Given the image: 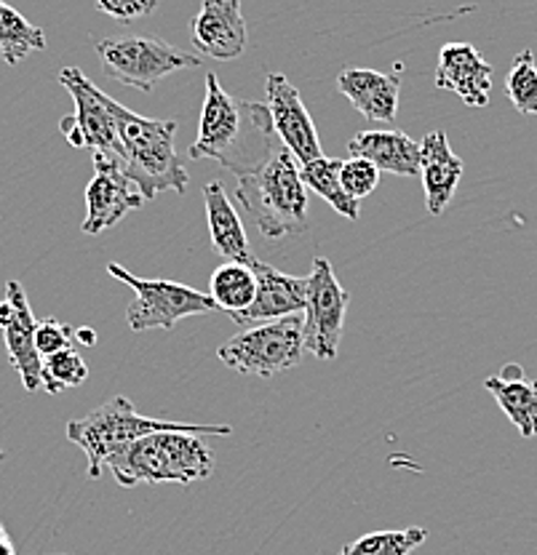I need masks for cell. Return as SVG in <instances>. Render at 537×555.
Segmentation results:
<instances>
[{
  "mask_svg": "<svg viewBox=\"0 0 537 555\" xmlns=\"http://www.w3.org/2000/svg\"><path fill=\"white\" fill-rule=\"evenodd\" d=\"M281 144L268 104L239 100L219 86L215 73L206 75V96L201 107L199 137L190 144L193 160H217L235 177L268 164Z\"/></svg>",
  "mask_w": 537,
  "mask_h": 555,
  "instance_id": "1",
  "label": "cell"
},
{
  "mask_svg": "<svg viewBox=\"0 0 537 555\" xmlns=\"http://www.w3.org/2000/svg\"><path fill=\"white\" fill-rule=\"evenodd\" d=\"M124 489L140 483H195L212 476L215 451L204 436L182 430H161L137 438L105 462Z\"/></svg>",
  "mask_w": 537,
  "mask_h": 555,
  "instance_id": "2",
  "label": "cell"
},
{
  "mask_svg": "<svg viewBox=\"0 0 537 555\" xmlns=\"http://www.w3.org/2000/svg\"><path fill=\"white\" fill-rule=\"evenodd\" d=\"M235 198L265 238L276 241L308 228V188L286 147L257 171L239 177Z\"/></svg>",
  "mask_w": 537,
  "mask_h": 555,
  "instance_id": "3",
  "label": "cell"
},
{
  "mask_svg": "<svg viewBox=\"0 0 537 555\" xmlns=\"http://www.w3.org/2000/svg\"><path fill=\"white\" fill-rule=\"evenodd\" d=\"M115 120H118L120 142H124L120 169L137 184L142 198L150 201L166 190L182 195L190 177L175 150V120L144 118L120 102L115 107Z\"/></svg>",
  "mask_w": 537,
  "mask_h": 555,
  "instance_id": "4",
  "label": "cell"
},
{
  "mask_svg": "<svg viewBox=\"0 0 537 555\" xmlns=\"http://www.w3.org/2000/svg\"><path fill=\"white\" fill-rule=\"evenodd\" d=\"M161 430H182L195 433V436H230L233 427L230 425H184V422H166L153 420V416H142L135 412V403L124 396H115L94 409L91 414L73 420L67 425V438L75 447L84 449L86 460H89V478H100L102 467L110 456L126 443L137 441V438L150 436V433Z\"/></svg>",
  "mask_w": 537,
  "mask_h": 555,
  "instance_id": "5",
  "label": "cell"
},
{
  "mask_svg": "<svg viewBox=\"0 0 537 555\" xmlns=\"http://www.w3.org/2000/svg\"><path fill=\"white\" fill-rule=\"evenodd\" d=\"M97 54L102 69L115 83L140 89L144 94L158 86L166 75L177 69L201 67V56L179 51L171 43L150 35H129V38H102L97 40Z\"/></svg>",
  "mask_w": 537,
  "mask_h": 555,
  "instance_id": "6",
  "label": "cell"
},
{
  "mask_svg": "<svg viewBox=\"0 0 537 555\" xmlns=\"http://www.w3.org/2000/svg\"><path fill=\"white\" fill-rule=\"evenodd\" d=\"M303 321V315H286L244 328L219 347L217 358L233 372L252 377H273L294 369L305 352Z\"/></svg>",
  "mask_w": 537,
  "mask_h": 555,
  "instance_id": "7",
  "label": "cell"
},
{
  "mask_svg": "<svg viewBox=\"0 0 537 555\" xmlns=\"http://www.w3.org/2000/svg\"><path fill=\"white\" fill-rule=\"evenodd\" d=\"M107 273L115 281L126 283L135 288V299L126 308V323L131 332H148V328H175L182 318L190 315H206L215 312L217 305L209 294L195 292V288L184 286L177 281H150V278H137L120 264L110 262Z\"/></svg>",
  "mask_w": 537,
  "mask_h": 555,
  "instance_id": "8",
  "label": "cell"
},
{
  "mask_svg": "<svg viewBox=\"0 0 537 555\" xmlns=\"http://www.w3.org/2000/svg\"><path fill=\"white\" fill-rule=\"evenodd\" d=\"M60 83L65 86L75 104V113L60 120V129L67 142L78 150H91V155H107L120 164L124 160V142H120L118 120H115L118 102L97 89L78 67L62 69Z\"/></svg>",
  "mask_w": 537,
  "mask_h": 555,
  "instance_id": "9",
  "label": "cell"
},
{
  "mask_svg": "<svg viewBox=\"0 0 537 555\" xmlns=\"http://www.w3.org/2000/svg\"><path fill=\"white\" fill-rule=\"evenodd\" d=\"M348 305L350 294L334 275L332 262L316 257L314 270L308 275V305H305L303 315V339L310 356L321 358V361L337 358Z\"/></svg>",
  "mask_w": 537,
  "mask_h": 555,
  "instance_id": "10",
  "label": "cell"
},
{
  "mask_svg": "<svg viewBox=\"0 0 537 555\" xmlns=\"http://www.w3.org/2000/svg\"><path fill=\"white\" fill-rule=\"evenodd\" d=\"M91 158H94V177L86 188V219L80 230L86 235H100L107 228H115L126 214L140 208L144 198L118 160L102 153H94Z\"/></svg>",
  "mask_w": 537,
  "mask_h": 555,
  "instance_id": "11",
  "label": "cell"
},
{
  "mask_svg": "<svg viewBox=\"0 0 537 555\" xmlns=\"http://www.w3.org/2000/svg\"><path fill=\"white\" fill-rule=\"evenodd\" d=\"M0 328H3L5 350H9L11 366L22 377L27 392H36L43 387V358L36 347L38 321L33 315L27 294L20 281L5 283V299H0Z\"/></svg>",
  "mask_w": 537,
  "mask_h": 555,
  "instance_id": "12",
  "label": "cell"
},
{
  "mask_svg": "<svg viewBox=\"0 0 537 555\" xmlns=\"http://www.w3.org/2000/svg\"><path fill=\"white\" fill-rule=\"evenodd\" d=\"M265 91H268V109L273 118V129L279 134L281 144L294 155L297 164H310L321 158L319 131H316L314 118L305 107L299 91L289 83L286 75L270 73L265 78Z\"/></svg>",
  "mask_w": 537,
  "mask_h": 555,
  "instance_id": "13",
  "label": "cell"
},
{
  "mask_svg": "<svg viewBox=\"0 0 537 555\" xmlns=\"http://www.w3.org/2000/svg\"><path fill=\"white\" fill-rule=\"evenodd\" d=\"M254 275H257V294L254 302L244 312H233L230 321L241 326H259V323L279 321L286 315H299L308 305V278L286 275L268 262H254Z\"/></svg>",
  "mask_w": 537,
  "mask_h": 555,
  "instance_id": "14",
  "label": "cell"
},
{
  "mask_svg": "<svg viewBox=\"0 0 537 555\" xmlns=\"http://www.w3.org/2000/svg\"><path fill=\"white\" fill-rule=\"evenodd\" d=\"M190 35L201 54L219 62L239 60L250 43L241 0H204L190 25Z\"/></svg>",
  "mask_w": 537,
  "mask_h": 555,
  "instance_id": "15",
  "label": "cell"
},
{
  "mask_svg": "<svg viewBox=\"0 0 537 555\" xmlns=\"http://www.w3.org/2000/svg\"><path fill=\"white\" fill-rule=\"evenodd\" d=\"M436 89L452 91L468 107H487L493 65L471 43H444L438 51Z\"/></svg>",
  "mask_w": 537,
  "mask_h": 555,
  "instance_id": "16",
  "label": "cell"
},
{
  "mask_svg": "<svg viewBox=\"0 0 537 555\" xmlns=\"http://www.w3.org/2000/svg\"><path fill=\"white\" fill-rule=\"evenodd\" d=\"M463 158L449 147V139L444 131H431L420 142V177H423L425 208L433 217L444 214V208L452 204L458 184L463 179Z\"/></svg>",
  "mask_w": 537,
  "mask_h": 555,
  "instance_id": "17",
  "label": "cell"
},
{
  "mask_svg": "<svg viewBox=\"0 0 537 555\" xmlns=\"http://www.w3.org/2000/svg\"><path fill=\"white\" fill-rule=\"evenodd\" d=\"M398 73L348 67L337 75V89L367 120L394 124L398 115V94H401V75Z\"/></svg>",
  "mask_w": 537,
  "mask_h": 555,
  "instance_id": "18",
  "label": "cell"
},
{
  "mask_svg": "<svg viewBox=\"0 0 537 555\" xmlns=\"http://www.w3.org/2000/svg\"><path fill=\"white\" fill-rule=\"evenodd\" d=\"M204 208L206 219H209V235L212 246L219 257H225L228 262L239 264H252L257 262L254 257L250 238H246L244 222H241V214L235 211L233 201L225 193L222 182H209L204 188Z\"/></svg>",
  "mask_w": 537,
  "mask_h": 555,
  "instance_id": "19",
  "label": "cell"
},
{
  "mask_svg": "<svg viewBox=\"0 0 537 555\" xmlns=\"http://www.w3.org/2000/svg\"><path fill=\"white\" fill-rule=\"evenodd\" d=\"M348 150L354 158H367L380 171L396 173V177L420 173V142H414L404 131H358L356 137H350Z\"/></svg>",
  "mask_w": 537,
  "mask_h": 555,
  "instance_id": "20",
  "label": "cell"
},
{
  "mask_svg": "<svg viewBox=\"0 0 537 555\" xmlns=\"http://www.w3.org/2000/svg\"><path fill=\"white\" fill-rule=\"evenodd\" d=\"M484 387L493 392L502 414L516 425L524 438L537 436V382L527 379L519 363H508L498 377L484 382Z\"/></svg>",
  "mask_w": 537,
  "mask_h": 555,
  "instance_id": "21",
  "label": "cell"
},
{
  "mask_svg": "<svg viewBox=\"0 0 537 555\" xmlns=\"http://www.w3.org/2000/svg\"><path fill=\"white\" fill-rule=\"evenodd\" d=\"M299 171H303L305 188L319 193L321 198L334 208V211L343 214V217L350 219V222H356V219L361 217V206H358V201L350 198L343 188V177H340V171H343V160L321 155V158L305 164Z\"/></svg>",
  "mask_w": 537,
  "mask_h": 555,
  "instance_id": "22",
  "label": "cell"
},
{
  "mask_svg": "<svg viewBox=\"0 0 537 555\" xmlns=\"http://www.w3.org/2000/svg\"><path fill=\"white\" fill-rule=\"evenodd\" d=\"M254 294H257V275L250 264L225 262L212 273L209 297L215 299L217 310H225L228 315L250 308Z\"/></svg>",
  "mask_w": 537,
  "mask_h": 555,
  "instance_id": "23",
  "label": "cell"
},
{
  "mask_svg": "<svg viewBox=\"0 0 537 555\" xmlns=\"http://www.w3.org/2000/svg\"><path fill=\"white\" fill-rule=\"evenodd\" d=\"M46 49V33L20 14L14 5L0 0V54L9 67H16L33 51Z\"/></svg>",
  "mask_w": 537,
  "mask_h": 555,
  "instance_id": "24",
  "label": "cell"
},
{
  "mask_svg": "<svg viewBox=\"0 0 537 555\" xmlns=\"http://www.w3.org/2000/svg\"><path fill=\"white\" fill-rule=\"evenodd\" d=\"M429 540V531L423 526L394 531H372L358 540L348 542L337 555H409L418 551Z\"/></svg>",
  "mask_w": 537,
  "mask_h": 555,
  "instance_id": "25",
  "label": "cell"
},
{
  "mask_svg": "<svg viewBox=\"0 0 537 555\" xmlns=\"http://www.w3.org/2000/svg\"><path fill=\"white\" fill-rule=\"evenodd\" d=\"M506 94L522 115H537V62L533 51L516 54L506 78Z\"/></svg>",
  "mask_w": 537,
  "mask_h": 555,
  "instance_id": "26",
  "label": "cell"
},
{
  "mask_svg": "<svg viewBox=\"0 0 537 555\" xmlns=\"http://www.w3.org/2000/svg\"><path fill=\"white\" fill-rule=\"evenodd\" d=\"M43 390L51 396H60L67 387H78L89 379V366L80 358L78 350H62L56 356L43 358Z\"/></svg>",
  "mask_w": 537,
  "mask_h": 555,
  "instance_id": "27",
  "label": "cell"
},
{
  "mask_svg": "<svg viewBox=\"0 0 537 555\" xmlns=\"http://www.w3.org/2000/svg\"><path fill=\"white\" fill-rule=\"evenodd\" d=\"M340 177H343L345 193L356 201L367 198V195L374 193L380 184L378 166L369 164L367 158H354V155H350L348 160H343V171H340Z\"/></svg>",
  "mask_w": 537,
  "mask_h": 555,
  "instance_id": "28",
  "label": "cell"
},
{
  "mask_svg": "<svg viewBox=\"0 0 537 555\" xmlns=\"http://www.w3.org/2000/svg\"><path fill=\"white\" fill-rule=\"evenodd\" d=\"M75 343V328L62 323L60 318H46V321H38L36 328V347L40 358L56 356L62 350H71Z\"/></svg>",
  "mask_w": 537,
  "mask_h": 555,
  "instance_id": "29",
  "label": "cell"
},
{
  "mask_svg": "<svg viewBox=\"0 0 537 555\" xmlns=\"http://www.w3.org/2000/svg\"><path fill=\"white\" fill-rule=\"evenodd\" d=\"M97 9L118 22H135L153 14L158 9V0H97Z\"/></svg>",
  "mask_w": 537,
  "mask_h": 555,
  "instance_id": "30",
  "label": "cell"
},
{
  "mask_svg": "<svg viewBox=\"0 0 537 555\" xmlns=\"http://www.w3.org/2000/svg\"><path fill=\"white\" fill-rule=\"evenodd\" d=\"M75 343H80L86 347H94L97 345V332H94V328H89V326L75 328Z\"/></svg>",
  "mask_w": 537,
  "mask_h": 555,
  "instance_id": "31",
  "label": "cell"
},
{
  "mask_svg": "<svg viewBox=\"0 0 537 555\" xmlns=\"http://www.w3.org/2000/svg\"><path fill=\"white\" fill-rule=\"evenodd\" d=\"M0 555H16L14 542H11L9 531H5L3 524H0Z\"/></svg>",
  "mask_w": 537,
  "mask_h": 555,
  "instance_id": "32",
  "label": "cell"
},
{
  "mask_svg": "<svg viewBox=\"0 0 537 555\" xmlns=\"http://www.w3.org/2000/svg\"><path fill=\"white\" fill-rule=\"evenodd\" d=\"M5 460V451L3 449H0V462H3Z\"/></svg>",
  "mask_w": 537,
  "mask_h": 555,
  "instance_id": "33",
  "label": "cell"
}]
</instances>
